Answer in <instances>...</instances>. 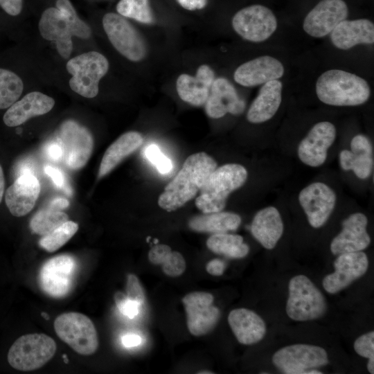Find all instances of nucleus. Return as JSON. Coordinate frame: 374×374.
Wrapping results in <instances>:
<instances>
[{
  "instance_id": "nucleus-35",
  "label": "nucleus",
  "mask_w": 374,
  "mask_h": 374,
  "mask_svg": "<svg viewBox=\"0 0 374 374\" xmlns=\"http://www.w3.org/2000/svg\"><path fill=\"white\" fill-rule=\"evenodd\" d=\"M68 220V215L52 208L38 211L30 222V228L37 235L44 236Z\"/></svg>"
},
{
  "instance_id": "nucleus-51",
  "label": "nucleus",
  "mask_w": 374,
  "mask_h": 374,
  "mask_svg": "<svg viewBox=\"0 0 374 374\" xmlns=\"http://www.w3.org/2000/svg\"><path fill=\"white\" fill-rule=\"evenodd\" d=\"M197 373H199V374H211V373H213V372H211L209 371H199L197 372Z\"/></svg>"
},
{
  "instance_id": "nucleus-22",
  "label": "nucleus",
  "mask_w": 374,
  "mask_h": 374,
  "mask_svg": "<svg viewBox=\"0 0 374 374\" xmlns=\"http://www.w3.org/2000/svg\"><path fill=\"white\" fill-rule=\"evenodd\" d=\"M284 73V67L277 59L261 56L239 66L234 72L236 82L244 87H253L278 80Z\"/></svg>"
},
{
  "instance_id": "nucleus-48",
  "label": "nucleus",
  "mask_w": 374,
  "mask_h": 374,
  "mask_svg": "<svg viewBox=\"0 0 374 374\" xmlns=\"http://www.w3.org/2000/svg\"><path fill=\"white\" fill-rule=\"evenodd\" d=\"M69 205V202L66 199L62 198V197H57V198L53 199L50 202L49 208L60 211V210L67 208Z\"/></svg>"
},
{
  "instance_id": "nucleus-5",
  "label": "nucleus",
  "mask_w": 374,
  "mask_h": 374,
  "mask_svg": "<svg viewBox=\"0 0 374 374\" xmlns=\"http://www.w3.org/2000/svg\"><path fill=\"white\" fill-rule=\"evenodd\" d=\"M56 344L45 334H27L18 337L7 353L8 364L21 371H34L46 364L56 351Z\"/></svg>"
},
{
  "instance_id": "nucleus-45",
  "label": "nucleus",
  "mask_w": 374,
  "mask_h": 374,
  "mask_svg": "<svg viewBox=\"0 0 374 374\" xmlns=\"http://www.w3.org/2000/svg\"><path fill=\"white\" fill-rule=\"evenodd\" d=\"M225 269V263L220 259L215 258L209 261L206 266V271L212 276H221Z\"/></svg>"
},
{
  "instance_id": "nucleus-38",
  "label": "nucleus",
  "mask_w": 374,
  "mask_h": 374,
  "mask_svg": "<svg viewBox=\"0 0 374 374\" xmlns=\"http://www.w3.org/2000/svg\"><path fill=\"white\" fill-rule=\"evenodd\" d=\"M354 349L359 355L368 359L367 369L370 373H374V332L358 337L354 343Z\"/></svg>"
},
{
  "instance_id": "nucleus-10",
  "label": "nucleus",
  "mask_w": 374,
  "mask_h": 374,
  "mask_svg": "<svg viewBox=\"0 0 374 374\" xmlns=\"http://www.w3.org/2000/svg\"><path fill=\"white\" fill-rule=\"evenodd\" d=\"M103 26L110 42L122 55L133 62L145 57L146 46L142 37L122 15L113 12L105 14Z\"/></svg>"
},
{
  "instance_id": "nucleus-17",
  "label": "nucleus",
  "mask_w": 374,
  "mask_h": 374,
  "mask_svg": "<svg viewBox=\"0 0 374 374\" xmlns=\"http://www.w3.org/2000/svg\"><path fill=\"white\" fill-rule=\"evenodd\" d=\"M335 125L328 121L315 124L298 147L299 159L305 165L318 167L327 158L328 148L336 137Z\"/></svg>"
},
{
  "instance_id": "nucleus-21",
  "label": "nucleus",
  "mask_w": 374,
  "mask_h": 374,
  "mask_svg": "<svg viewBox=\"0 0 374 374\" xmlns=\"http://www.w3.org/2000/svg\"><path fill=\"white\" fill-rule=\"evenodd\" d=\"M40 184L32 173L18 175L5 195L6 206L15 217L27 215L35 206L40 193Z\"/></svg>"
},
{
  "instance_id": "nucleus-52",
  "label": "nucleus",
  "mask_w": 374,
  "mask_h": 374,
  "mask_svg": "<svg viewBox=\"0 0 374 374\" xmlns=\"http://www.w3.org/2000/svg\"><path fill=\"white\" fill-rule=\"evenodd\" d=\"M62 357L64 358V362L66 364H67V363L69 362V361H68V358H67L66 355L65 354H64V355H62Z\"/></svg>"
},
{
  "instance_id": "nucleus-25",
  "label": "nucleus",
  "mask_w": 374,
  "mask_h": 374,
  "mask_svg": "<svg viewBox=\"0 0 374 374\" xmlns=\"http://www.w3.org/2000/svg\"><path fill=\"white\" fill-rule=\"evenodd\" d=\"M350 149L340 152L341 167L344 170H352L359 179H367L372 172L373 166L371 141L366 136L357 134L351 140Z\"/></svg>"
},
{
  "instance_id": "nucleus-43",
  "label": "nucleus",
  "mask_w": 374,
  "mask_h": 374,
  "mask_svg": "<svg viewBox=\"0 0 374 374\" xmlns=\"http://www.w3.org/2000/svg\"><path fill=\"white\" fill-rule=\"evenodd\" d=\"M0 7L8 15L17 16L23 7V0H0Z\"/></svg>"
},
{
  "instance_id": "nucleus-41",
  "label": "nucleus",
  "mask_w": 374,
  "mask_h": 374,
  "mask_svg": "<svg viewBox=\"0 0 374 374\" xmlns=\"http://www.w3.org/2000/svg\"><path fill=\"white\" fill-rule=\"evenodd\" d=\"M126 292L127 298L137 302L140 305L144 303L145 294L143 287L137 276L133 274L127 276Z\"/></svg>"
},
{
  "instance_id": "nucleus-29",
  "label": "nucleus",
  "mask_w": 374,
  "mask_h": 374,
  "mask_svg": "<svg viewBox=\"0 0 374 374\" xmlns=\"http://www.w3.org/2000/svg\"><path fill=\"white\" fill-rule=\"evenodd\" d=\"M282 87L278 80H270L262 86L247 112V118L250 123H261L275 115L281 103Z\"/></svg>"
},
{
  "instance_id": "nucleus-7",
  "label": "nucleus",
  "mask_w": 374,
  "mask_h": 374,
  "mask_svg": "<svg viewBox=\"0 0 374 374\" xmlns=\"http://www.w3.org/2000/svg\"><path fill=\"white\" fill-rule=\"evenodd\" d=\"M66 70L72 75L70 88L78 94L92 98L98 93V84L109 69L107 58L96 51H89L69 60Z\"/></svg>"
},
{
  "instance_id": "nucleus-44",
  "label": "nucleus",
  "mask_w": 374,
  "mask_h": 374,
  "mask_svg": "<svg viewBox=\"0 0 374 374\" xmlns=\"http://www.w3.org/2000/svg\"><path fill=\"white\" fill-rule=\"evenodd\" d=\"M47 158L51 161H57L63 157V150L60 143L53 142L49 143L46 148Z\"/></svg>"
},
{
  "instance_id": "nucleus-6",
  "label": "nucleus",
  "mask_w": 374,
  "mask_h": 374,
  "mask_svg": "<svg viewBox=\"0 0 374 374\" xmlns=\"http://www.w3.org/2000/svg\"><path fill=\"white\" fill-rule=\"evenodd\" d=\"M286 305L287 316L299 321L314 320L326 312L327 303L321 291L305 276L298 275L289 283Z\"/></svg>"
},
{
  "instance_id": "nucleus-14",
  "label": "nucleus",
  "mask_w": 374,
  "mask_h": 374,
  "mask_svg": "<svg viewBox=\"0 0 374 374\" xmlns=\"http://www.w3.org/2000/svg\"><path fill=\"white\" fill-rule=\"evenodd\" d=\"M76 267L75 259L69 255L51 258L43 265L39 272L41 288L50 296H65L71 288Z\"/></svg>"
},
{
  "instance_id": "nucleus-37",
  "label": "nucleus",
  "mask_w": 374,
  "mask_h": 374,
  "mask_svg": "<svg viewBox=\"0 0 374 374\" xmlns=\"http://www.w3.org/2000/svg\"><path fill=\"white\" fill-rule=\"evenodd\" d=\"M116 10L123 17L142 23L153 22L148 0H121L116 5Z\"/></svg>"
},
{
  "instance_id": "nucleus-36",
  "label": "nucleus",
  "mask_w": 374,
  "mask_h": 374,
  "mask_svg": "<svg viewBox=\"0 0 374 374\" xmlns=\"http://www.w3.org/2000/svg\"><path fill=\"white\" fill-rule=\"evenodd\" d=\"M78 224L67 220L39 241V246L48 252H53L65 244L77 232Z\"/></svg>"
},
{
  "instance_id": "nucleus-12",
  "label": "nucleus",
  "mask_w": 374,
  "mask_h": 374,
  "mask_svg": "<svg viewBox=\"0 0 374 374\" xmlns=\"http://www.w3.org/2000/svg\"><path fill=\"white\" fill-rule=\"evenodd\" d=\"M232 26L244 39L260 42L266 40L274 33L277 21L268 8L253 5L239 10L233 17Z\"/></svg>"
},
{
  "instance_id": "nucleus-47",
  "label": "nucleus",
  "mask_w": 374,
  "mask_h": 374,
  "mask_svg": "<svg viewBox=\"0 0 374 374\" xmlns=\"http://www.w3.org/2000/svg\"><path fill=\"white\" fill-rule=\"evenodd\" d=\"M122 342L126 347H133L139 345L141 342V337L134 334H129L123 337Z\"/></svg>"
},
{
  "instance_id": "nucleus-20",
  "label": "nucleus",
  "mask_w": 374,
  "mask_h": 374,
  "mask_svg": "<svg viewBox=\"0 0 374 374\" xmlns=\"http://www.w3.org/2000/svg\"><path fill=\"white\" fill-rule=\"evenodd\" d=\"M208 116L220 118L227 113L239 115L245 109V103L240 98L233 84L226 78L215 79L205 103Z\"/></svg>"
},
{
  "instance_id": "nucleus-1",
  "label": "nucleus",
  "mask_w": 374,
  "mask_h": 374,
  "mask_svg": "<svg viewBox=\"0 0 374 374\" xmlns=\"http://www.w3.org/2000/svg\"><path fill=\"white\" fill-rule=\"evenodd\" d=\"M217 165L215 160L206 152L190 155L159 195V206L168 212H172L185 205L200 190Z\"/></svg>"
},
{
  "instance_id": "nucleus-8",
  "label": "nucleus",
  "mask_w": 374,
  "mask_h": 374,
  "mask_svg": "<svg viewBox=\"0 0 374 374\" xmlns=\"http://www.w3.org/2000/svg\"><path fill=\"white\" fill-rule=\"evenodd\" d=\"M54 329L63 341L80 355H89L98 349L96 328L83 314L71 312L59 315L54 321Z\"/></svg>"
},
{
  "instance_id": "nucleus-19",
  "label": "nucleus",
  "mask_w": 374,
  "mask_h": 374,
  "mask_svg": "<svg viewBox=\"0 0 374 374\" xmlns=\"http://www.w3.org/2000/svg\"><path fill=\"white\" fill-rule=\"evenodd\" d=\"M368 220L362 213L350 215L342 222L341 231L332 240L330 251L335 255L360 251L371 243L366 231Z\"/></svg>"
},
{
  "instance_id": "nucleus-9",
  "label": "nucleus",
  "mask_w": 374,
  "mask_h": 374,
  "mask_svg": "<svg viewBox=\"0 0 374 374\" xmlns=\"http://www.w3.org/2000/svg\"><path fill=\"white\" fill-rule=\"evenodd\" d=\"M274 364L286 374H319L314 370L328 363V354L321 347L310 344H293L277 350L272 357Z\"/></svg>"
},
{
  "instance_id": "nucleus-2",
  "label": "nucleus",
  "mask_w": 374,
  "mask_h": 374,
  "mask_svg": "<svg viewBox=\"0 0 374 374\" xmlns=\"http://www.w3.org/2000/svg\"><path fill=\"white\" fill-rule=\"evenodd\" d=\"M56 7L43 12L39 30L44 39L55 43L59 54L66 59L73 50L72 36L88 39L91 30L78 17L69 0H57Z\"/></svg>"
},
{
  "instance_id": "nucleus-32",
  "label": "nucleus",
  "mask_w": 374,
  "mask_h": 374,
  "mask_svg": "<svg viewBox=\"0 0 374 374\" xmlns=\"http://www.w3.org/2000/svg\"><path fill=\"white\" fill-rule=\"evenodd\" d=\"M148 260L154 265H161L163 273L170 277L181 276L186 267L181 253L172 251L168 245L164 244L154 246L148 252Z\"/></svg>"
},
{
  "instance_id": "nucleus-33",
  "label": "nucleus",
  "mask_w": 374,
  "mask_h": 374,
  "mask_svg": "<svg viewBox=\"0 0 374 374\" xmlns=\"http://www.w3.org/2000/svg\"><path fill=\"white\" fill-rule=\"evenodd\" d=\"M206 246L213 253L231 258H242L249 251L242 236L227 233H215L206 240Z\"/></svg>"
},
{
  "instance_id": "nucleus-4",
  "label": "nucleus",
  "mask_w": 374,
  "mask_h": 374,
  "mask_svg": "<svg viewBox=\"0 0 374 374\" xmlns=\"http://www.w3.org/2000/svg\"><path fill=\"white\" fill-rule=\"evenodd\" d=\"M246 168L240 164L227 163L216 168L207 177L195 199V206L202 213L222 211L229 195L247 181Z\"/></svg>"
},
{
  "instance_id": "nucleus-16",
  "label": "nucleus",
  "mask_w": 374,
  "mask_h": 374,
  "mask_svg": "<svg viewBox=\"0 0 374 374\" xmlns=\"http://www.w3.org/2000/svg\"><path fill=\"white\" fill-rule=\"evenodd\" d=\"M368 260L362 251L339 254L334 262L335 271L323 280V287L330 294H335L346 288L367 271Z\"/></svg>"
},
{
  "instance_id": "nucleus-15",
  "label": "nucleus",
  "mask_w": 374,
  "mask_h": 374,
  "mask_svg": "<svg viewBox=\"0 0 374 374\" xmlns=\"http://www.w3.org/2000/svg\"><path fill=\"white\" fill-rule=\"evenodd\" d=\"M336 194L322 182L312 183L299 195V201L313 228L322 226L328 220L335 206Z\"/></svg>"
},
{
  "instance_id": "nucleus-24",
  "label": "nucleus",
  "mask_w": 374,
  "mask_h": 374,
  "mask_svg": "<svg viewBox=\"0 0 374 374\" xmlns=\"http://www.w3.org/2000/svg\"><path fill=\"white\" fill-rule=\"evenodd\" d=\"M214 80L213 69L202 64L197 69L195 76L181 74L178 77L176 82L177 93L183 101L194 106H202L208 98Z\"/></svg>"
},
{
  "instance_id": "nucleus-42",
  "label": "nucleus",
  "mask_w": 374,
  "mask_h": 374,
  "mask_svg": "<svg viewBox=\"0 0 374 374\" xmlns=\"http://www.w3.org/2000/svg\"><path fill=\"white\" fill-rule=\"evenodd\" d=\"M45 173L51 178L55 185L60 188H62L68 195L71 194V188L66 185L63 172L58 168L51 166L44 167Z\"/></svg>"
},
{
  "instance_id": "nucleus-30",
  "label": "nucleus",
  "mask_w": 374,
  "mask_h": 374,
  "mask_svg": "<svg viewBox=\"0 0 374 374\" xmlns=\"http://www.w3.org/2000/svg\"><path fill=\"white\" fill-rule=\"evenodd\" d=\"M143 138L138 132H127L120 136L105 151L100 162L98 177L109 173L125 158L137 150L143 143Z\"/></svg>"
},
{
  "instance_id": "nucleus-13",
  "label": "nucleus",
  "mask_w": 374,
  "mask_h": 374,
  "mask_svg": "<svg viewBox=\"0 0 374 374\" xmlns=\"http://www.w3.org/2000/svg\"><path fill=\"white\" fill-rule=\"evenodd\" d=\"M213 296L205 292H193L182 298L188 329L193 335H205L216 326L220 312L213 305Z\"/></svg>"
},
{
  "instance_id": "nucleus-11",
  "label": "nucleus",
  "mask_w": 374,
  "mask_h": 374,
  "mask_svg": "<svg viewBox=\"0 0 374 374\" xmlns=\"http://www.w3.org/2000/svg\"><path fill=\"white\" fill-rule=\"evenodd\" d=\"M58 141L63 150L62 159L72 170L84 167L89 161L93 148L90 132L73 121H66L60 127Z\"/></svg>"
},
{
  "instance_id": "nucleus-50",
  "label": "nucleus",
  "mask_w": 374,
  "mask_h": 374,
  "mask_svg": "<svg viewBox=\"0 0 374 374\" xmlns=\"http://www.w3.org/2000/svg\"><path fill=\"white\" fill-rule=\"evenodd\" d=\"M41 314H42V317L44 318L46 320L49 319V315L47 313L43 312H42Z\"/></svg>"
},
{
  "instance_id": "nucleus-23",
  "label": "nucleus",
  "mask_w": 374,
  "mask_h": 374,
  "mask_svg": "<svg viewBox=\"0 0 374 374\" xmlns=\"http://www.w3.org/2000/svg\"><path fill=\"white\" fill-rule=\"evenodd\" d=\"M54 105L51 97L39 91L30 92L8 108L3 121L8 127L19 126L32 117L48 113Z\"/></svg>"
},
{
  "instance_id": "nucleus-18",
  "label": "nucleus",
  "mask_w": 374,
  "mask_h": 374,
  "mask_svg": "<svg viewBox=\"0 0 374 374\" xmlns=\"http://www.w3.org/2000/svg\"><path fill=\"white\" fill-rule=\"evenodd\" d=\"M348 14V6L343 0H322L305 17L303 30L312 37H324L345 20Z\"/></svg>"
},
{
  "instance_id": "nucleus-39",
  "label": "nucleus",
  "mask_w": 374,
  "mask_h": 374,
  "mask_svg": "<svg viewBox=\"0 0 374 374\" xmlns=\"http://www.w3.org/2000/svg\"><path fill=\"white\" fill-rule=\"evenodd\" d=\"M145 156L160 173L166 174L171 171L172 168L171 160L162 153L157 145H148L145 150Z\"/></svg>"
},
{
  "instance_id": "nucleus-26",
  "label": "nucleus",
  "mask_w": 374,
  "mask_h": 374,
  "mask_svg": "<svg viewBox=\"0 0 374 374\" xmlns=\"http://www.w3.org/2000/svg\"><path fill=\"white\" fill-rule=\"evenodd\" d=\"M228 322L237 340L242 344H256L262 339L266 333L263 319L249 309L231 310L228 316Z\"/></svg>"
},
{
  "instance_id": "nucleus-28",
  "label": "nucleus",
  "mask_w": 374,
  "mask_h": 374,
  "mask_svg": "<svg viewBox=\"0 0 374 374\" xmlns=\"http://www.w3.org/2000/svg\"><path fill=\"white\" fill-rule=\"evenodd\" d=\"M254 238L267 249H272L283 233V223L278 209L268 206L260 210L250 226Z\"/></svg>"
},
{
  "instance_id": "nucleus-27",
  "label": "nucleus",
  "mask_w": 374,
  "mask_h": 374,
  "mask_svg": "<svg viewBox=\"0 0 374 374\" xmlns=\"http://www.w3.org/2000/svg\"><path fill=\"white\" fill-rule=\"evenodd\" d=\"M332 44L347 50L359 44L374 42V25L368 19L343 20L330 33Z\"/></svg>"
},
{
  "instance_id": "nucleus-31",
  "label": "nucleus",
  "mask_w": 374,
  "mask_h": 374,
  "mask_svg": "<svg viewBox=\"0 0 374 374\" xmlns=\"http://www.w3.org/2000/svg\"><path fill=\"white\" fill-rule=\"evenodd\" d=\"M241 223L239 215L226 211L207 213L193 217L188 226L199 233H222L236 230Z\"/></svg>"
},
{
  "instance_id": "nucleus-3",
  "label": "nucleus",
  "mask_w": 374,
  "mask_h": 374,
  "mask_svg": "<svg viewBox=\"0 0 374 374\" xmlns=\"http://www.w3.org/2000/svg\"><path fill=\"white\" fill-rule=\"evenodd\" d=\"M316 93L325 104L334 106H356L370 97L367 82L359 76L340 69L322 73L316 83Z\"/></svg>"
},
{
  "instance_id": "nucleus-40",
  "label": "nucleus",
  "mask_w": 374,
  "mask_h": 374,
  "mask_svg": "<svg viewBox=\"0 0 374 374\" xmlns=\"http://www.w3.org/2000/svg\"><path fill=\"white\" fill-rule=\"evenodd\" d=\"M114 301L120 312L129 318L132 319L139 313L141 305L127 298L123 292H116L114 294Z\"/></svg>"
},
{
  "instance_id": "nucleus-49",
  "label": "nucleus",
  "mask_w": 374,
  "mask_h": 374,
  "mask_svg": "<svg viewBox=\"0 0 374 374\" xmlns=\"http://www.w3.org/2000/svg\"><path fill=\"white\" fill-rule=\"evenodd\" d=\"M5 188V179L3 171L1 166L0 165V204L2 201L3 195L4 193Z\"/></svg>"
},
{
  "instance_id": "nucleus-46",
  "label": "nucleus",
  "mask_w": 374,
  "mask_h": 374,
  "mask_svg": "<svg viewBox=\"0 0 374 374\" xmlns=\"http://www.w3.org/2000/svg\"><path fill=\"white\" fill-rule=\"evenodd\" d=\"M185 9L195 10L203 8L206 4V0H177Z\"/></svg>"
},
{
  "instance_id": "nucleus-34",
  "label": "nucleus",
  "mask_w": 374,
  "mask_h": 374,
  "mask_svg": "<svg viewBox=\"0 0 374 374\" xmlns=\"http://www.w3.org/2000/svg\"><path fill=\"white\" fill-rule=\"evenodd\" d=\"M24 83L13 71L0 68V109H8L21 96Z\"/></svg>"
}]
</instances>
